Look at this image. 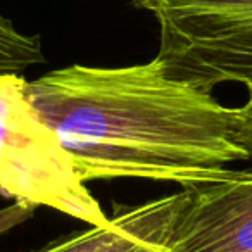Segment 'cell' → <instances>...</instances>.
I'll list each match as a JSON object with an SVG mask.
<instances>
[{
    "instance_id": "6da1fadb",
    "label": "cell",
    "mask_w": 252,
    "mask_h": 252,
    "mask_svg": "<svg viewBox=\"0 0 252 252\" xmlns=\"http://www.w3.org/2000/svg\"><path fill=\"white\" fill-rule=\"evenodd\" d=\"M30 102L81 182L144 178L195 189L249 161L235 107L168 73L159 57L123 67L73 66L26 81Z\"/></svg>"
},
{
    "instance_id": "7a4b0ae2",
    "label": "cell",
    "mask_w": 252,
    "mask_h": 252,
    "mask_svg": "<svg viewBox=\"0 0 252 252\" xmlns=\"http://www.w3.org/2000/svg\"><path fill=\"white\" fill-rule=\"evenodd\" d=\"M0 192L14 202L50 207L90 226L111 220L32 105L19 74H0Z\"/></svg>"
},
{
    "instance_id": "3957f363",
    "label": "cell",
    "mask_w": 252,
    "mask_h": 252,
    "mask_svg": "<svg viewBox=\"0 0 252 252\" xmlns=\"http://www.w3.org/2000/svg\"><path fill=\"white\" fill-rule=\"evenodd\" d=\"M154 16L168 73L213 92L252 74V0H130Z\"/></svg>"
},
{
    "instance_id": "277c9868",
    "label": "cell",
    "mask_w": 252,
    "mask_h": 252,
    "mask_svg": "<svg viewBox=\"0 0 252 252\" xmlns=\"http://www.w3.org/2000/svg\"><path fill=\"white\" fill-rule=\"evenodd\" d=\"M185 190L168 252H252V169Z\"/></svg>"
},
{
    "instance_id": "5b68a950",
    "label": "cell",
    "mask_w": 252,
    "mask_h": 252,
    "mask_svg": "<svg viewBox=\"0 0 252 252\" xmlns=\"http://www.w3.org/2000/svg\"><path fill=\"white\" fill-rule=\"evenodd\" d=\"M189 199L185 189L138 206L119 207L104 226H90L36 252H168Z\"/></svg>"
},
{
    "instance_id": "8992f818",
    "label": "cell",
    "mask_w": 252,
    "mask_h": 252,
    "mask_svg": "<svg viewBox=\"0 0 252 252\" xmlns=\"http://www.w3.org/2000/svg\"><path fill=\"white\" fill-rule=\"evenodd\" d=\"M43 61L40 36L23 35L0 16V74H18Z\"/></svg>"
},
{
    "instance_id": "52a82bcc",
    "label": "cell",
    "mask_w": 252,
    "mask_h": 252,
    "mask_svg": "<svg viewBox=\"0 0 252 252\" xmlns=\"http://www.w3.org/2000/svg\"><path fill=\"white\" fill-rule=\"evenodd\" d=\"M247 88V100L237 109L238 116V142L247 152L249 159H252V74L244 81Z\"/></svg>"
},
{
    "instance_id": "ba28073f",
    "label": "cell",
    "mask_w": 252,
    "mask_h": 252,
    "mask_svg": "<svg viewBox=\"0 0 252 252\" xmlns=\"http://www.w3.org/2000/svg\"><path fill=\"white\" fill-rule=\"evenodd\" d=\"M33 211L35 207L23 202H14L5 209H0V235L30 220L33 216Z\"/></svg>"
}]
</instances>
